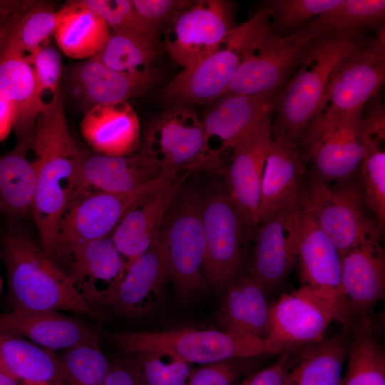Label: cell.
I'll use <instances>...</instances> for the list:
<instances>
[{
	"label": "cell",
	"instance_id": "obj_42",
	"mask_svg": "<svg viewBox=\"0 0 385 385\" xmlns=\"http://www.w3.org/2000/svg\"><path fill=\"white\" fill-rule=\"evenodd\" d=\"M26 58L33 70L41 112L52 106L61 96L63 67L61 56L56 48L48 46L26 54Z\"/></svg>",
	"mask_w": 385,
	"mask_h": 385
},
{
	"label": "cell",
	"instance_id": "obj_3",
	"mask_svg": "<svg viewBox=\"0 0 385 385\" xmlns=\"http://www.w3.org/2000/svg\"><path fill=\"white\" fill-rule=\"evenodd\" d=\"M359 31L331 33L317 36L312 41L297 73L277 96L271 127L272 139L297 146L301 144L333 73L364 43Z\"/></svg>",
	"mask_w": 385,
	"mask_h": 385
},
{
	"label": "cell",
	"instance_id": "obj_24",
	"mask_svg": "<svg viewBox=\"0 0 385 385\" xmlns=\"http://www.w3.org/2000/svg\"><path fill=\"white\" fill-rule=\"evenodd\" d=\"M0 97L13 109L16 143L32 148L36 121L41 109L33 70L18 42L14 29L0 57Z\"/></svg>",
	"mask_w": 385,
	"mask_h": 385
},
{
	"label": "cell",
	"instance_id": "obj_37",
	"mask_svg": "<svg viewBox=\"0 0 385 385\" xmlns=\"http://www.w3.org/2000/svg\"><path fill=\"white\" fill-rule=\"evenodd\" d=\"M367 324L361 320L354 328L341 385H385L384 354Z\"/></svg>",
	"mask_w": 385,
	"mask_h": 385
},
{
	"label": "cell",
	"instance_id": "obj_30",
	"mask_svg": "<svg viewBox=\"0 0 385 385\" xmlns=\"http://www.w3.org/2000/svg\"><path fill=\"white\" fill-rule=\"evenodd\" d=\"M370 101L361 116L360 133L364 155L360 164L361 188L365 203L382 227L385 221V115L381 101Z\"/></svg>",
	"mask_w": 385,
	"mask_h": 385
},
{
	"label": "cell",
	"instance_id": "obj_46",
	"mask_svg": "<svg viewBox=\"0 0 385 385\" xmlns=\"http://www.w3.org/2000/svg\"><path fill=\"white\" fill-rule=\"evenodd\" d=\"M142 20L155 29L170 25L177 15L192 1L183 0H131Z\"/></svg>",
	"mask_w": 385,
	"mask_h": 385
},
{
	"label": "cell",
	"instance_id": "obj_26",
	"mask_svg": "<svg viewBox=\"0 0 385 385\" xmlns=\"http://www.w3.org/2000/svg\"><path fill=\"white\" fill-rule=\"evenodd\" d=\"M362 111L344 116L307 148L306 159L312 161L319 178L346 180L360 166L364 155L360 133Z\"/></svg>",
	"mask_w": 385,
	"mask_h": 385
},
{
	"label": "cell",
	"instance_id": "obj_38",
	"mask_svg": "<svg viewBox=\"0 0 385 385\" xmlns=\"http://www.w3.org/2000/svg\"><path fill=\"white\" fill-rule=\"evenodd\" d=\"M160 45L152 41L111 31L109 37L93 58L117 71L135 74L151 69Z\"/></svg>",
	"mask_w": 385,
	"mask_h": 385
},
{
	"label": "cell",
	"instance_id": "obj_27",
	"mask_svg": "<svg viewBox=\"0 0 385 385\" xmlns=\"http://www.w3.org/2000/svg\"><path fill=\"white\" fill-rule=\"evenodd\" d=\"M162 171L143 148L124 156L85 153L81 175V191L98 190L125 193L158 178Z\"/></svg>",
	"mask_w": 385,
	"mask_h": 385
},
{
	"label": "cell",
	"instance_id": "obj_4",
	"mask_svg": "<svg viewBox=\"0 0 385 385\" xmlns=\"http://www.w3.org/2000/svg\"><path fill=\"white\" fill-rule=\"evenodd\" d=\"M270 24V14L264 7L244 24L235 26L214 51L196 64L184 68L164 88L163 99L177 104H206L219 99Z\"/></svg>",
	"mask_w": 385,
	"mask_h": 385
},
{
	"label": "cell",
	"instance_id": "obj_10",
	"mask_svg": "<svg viewBox=\"0 0 385 385\" xmlns=\"http://www.w3.org/2000/svg\"><path fill=\"white\" fill-rule=\"evenodd\" d=\"M206 252L205 277L216 289L230 284L241 266L251 225L231 199L227 188L218 186L202 197Z\"/></svg>",
	"mask_w": 385,
	"mask_h": 385
},
{
	"label": "cell",
	"instance_id": "obj_15",
	"mask_svg": "<svg viewBox=\"0 0 385 385\" xmlns=\"http://www.w3.org/2000/svg\"><path fill=\"white\" fill-rule=\"evenodd\" d=\"M54 262L83 302L98 313L99 309L110 306L127 268L111 235L78 247Z\"/></svg>",
	"mask_w": 385,
	"mask_h": 385
},
{
	"label": "cell",
	"instance_id": "obj_22",
	"mask_svg": "<svg viewBox=\"0 0 385 385\" xmlns=\"http://www.w3.org/2000/svg\"><path fill=\"white\" fill-rule=\"evenodd\" d=\"M168 279V258L160 233L150 248L128 265L109 307L127 317L144 315L160 302Z\"/></svg>",
	"mask_w": 385,
	"mask_h": 385
},
{
	"label": "cell",
	"instance_id": "obj_50",
	"mask_svg": "<svg viewBox=\"0 0 385 385\" xmlns=\"http://www.w3.org/2000/svg\"><path fill=\"white\" fill-rule=\"evenodd\" d=\"M13 126V109L9 103L0 97V141L6 138Z\"/></svg>",
	"mask_w": 385,
	"mask_h": 385
},
{
	"label": "cell",
	"instance_id": "obj_1",
	"mask_svg": "<svg viewBox=\"0 0 385 385\" xmlns=\"http://www.w3.org/2000/svg\"><path fill=\"white\" fill-rule=\"evenodd\" d=\"M32 150L38 177L31 215L41 247L48 254L63 213L81 190L86 153L69 132L62 95L38 115Z\"/></svg>",
	"mask_w": 385,
	"mask_h": 385
},
{
	"label": "cell",
	"instance_id": "obj_32",
	"mask_svg": "<svg viewBox=\"0 0 385 385\" xmlns=\"http://www.w3.org/2000/svg\"><path fill=\"white\" fill-rule=\"evenodd\" d=\"M270 311L265 290L248 275L229 286L217 318L225 331L265 341L270 329Z\"/></svg>",
	"mask_w": 385,
	"mask_h": 385
},
{
	"label": "cell",
	"instance_id": "obj_44",
	"mask_svg": "<svg viewBox=\"0 0 385 385\" xmlns=\"http://www.w3.org/2000/svg\"><path fill=\"white\" fill-rule=\"evenodd\" d=\"M135 359L146 385H186L190 364L161 352L138 354Z\"/></svg>",
	"mask_w": 385,
	"mask_h": 385
},
{
	"label": "cell",
	"instance_id": "obj_40",
	"mask_svg": "<svg viewBox=\"0 0 385 385\" xmlns=\"http://www.w3.org/2000/svg\"><path fill=\"white\" fill-rule=\"evenodd\" d=\"M57 14L48 2L24 1L14 33L26 55L48 46L54 36Z\"/></svg>",
	"mask_w": 385,
	"mask_h": 385
},
{
	"label": "cell",
	"instance_id": "obj_36",
	"mask_svg": "<svg viewBox=\"0 0 385 385\" xmlns=\"http://www.w3.org/2000/svg\"><path fill=\"white\" fill-rule=\"evenodd\" d=\"M384 19V0H342L302 26L319 36L361 27H383Z\"/></svg>",
	"mask_w": 385,
	"mask_h": 385
},
{
	"label": "cell",
	"instance_id": "obj_23",
	"mask_svg": "<svg viewBox=\"0 0 385 385\" xmlns=\"http://www.w3.org/2000/svg\"><path fill=\"white\" fill-rule=\"evenodd\" d=\"M0 332L52 351L99 340L98 331L86 321L60 312L13 309L1 313Z\"/></svg>",
	"mask_w": 385,
	"mask_h": 385
},
{
	"label": "cell",
	"instance_id": "obj_21",
	"mask_svg": "<svg viewBox=\"0 0 385 385\" xmlns=\"http://www.w3.org/2000/svg\"><path fill=\"white\" fill-rule=\"evenodd\" d=\"M186 175L170 179L139 200L124 215L111 238L127 267L160 235L166 215Z\"/></svg>",
	"mask_w": 385,
	"mask_h": 385
},
{
	"label": "cell",
	"instance_id": "obj_11",
	"mask_svg": "<svg viewBox=\"0 0 385 385\" xmlns=\"http://www.w3.org/2000/svg\"><path fill=\"white\" fill-rule=\"evenodd\" d=\"M317 36L302 26L288 36L270 28L245 57L222 96L281 90Z\"/></svg>",
	"mask_w": 385,
	"mask_h": 385
},
{
	"label": "cell",
	"instance_id": "obj_18",
	"mask_svg": "<svg viewBox=\"0 0 385 385\" xmlns=\"http://www.w3.org/2000/svg\"><path fill=\"white\" fill-rule=\"evenodd\" d=\"M203 123L192 110L177 105L149 126L142 147L162 173L194 169L203 147Z\"/></svg>",
	"mask_w": 385,
	"mask_h": 385
},
{
	"label": "cell",
	"instance_id": "obj_25",
	"mask_svg": "<svg viewBox=\"0 0 385 385\" xmlns=\"http://www.w3.org/2000/svg\"><path fill=\"white\" fill-rule=\"evenodd\" d=\"M381 234L376 235L342 257L341 286L351 317L365 313L385 292L384 252Z\"/></svg>",
	"mask_w": 385,
	"mask_h": 385
},
{
	"label": "cell",
	"instance_id": "obj_17",
	"mask_svg": "<svg viewBox=\"0 0 385 385\" xmlns=\"http://www.w3.org/2000/svg\"><path fill=\"white\" fill-rule=\"evenodd\" d=\"M279 91L254 95H227L217 99L202 120L203 147L195 168L215 165L225 151L231 150L273 112Z\"/></svg>",
	"mask_w": 385,
	"mask_h": 385
},
{
	"label": "cell",
	"instance_id": "obj_8",
	"mask_svg": "<svg viewBox=\"0 0 385 385\" xmlns=\"http://www.w3.org/2000/svg\"><path fill=\"white\" fill-rule=\"evenodd\" d=\"M160 235L164 241L169 279L181 297L205 284L206 252L202 196L195 188L179 190L165 218Z\"/></svg>",
	"mask_w": 385,
	"mask_h": 385
},
{
	"label": "cell",
	"instance_id": "obj_12",
	"mask_svg": "<svg viewBox=\"0 0 385 385\" xmlns=\"http://www.w3.org/2000/svg\"><path fill=\"white\" fill-rule=\"evenodd\" d=\"M296 257L303 284L332 306L337 321L349 324L350 309L341 286L342 257L330 237L301 202Z\"/></svg>",
	"mask_w": 385,
	"mask_h": 385
},
{
	"label": "cell",
	"instance_id": "obj_16",
	"mask_svg": "<svg viewBox=\"0 0 385 385\" xmlns=\"http://www.w3.org/2000/svg\"><path fill=\"white\" fill-rule=\"evenodd\" d=\"M158 78L153 68L130 74L111 69L91 58L63 68L61 93L85 113L98 105L127 101L143 94Z\"/></svg>",
	"mask_w": 385,
	"mask_h": 385
},
{
	"label": "cell",
	"instance_id": "obj_33",
	"mask_svg": "<svg viewBox=\"0 0 385 385\" xmlns=\"http://www.w3.org/2000/svg\"><path fill=\"white\" fill-rule=\"evenodd\" d=\"M6 371L25 385H63L60 356L28 339L0 332Z\"/></svg>",
	"mask_w": 385,
	"mask_h": 385
},
{
	"label": "cell",
	"instance_id": "obj_47",
	"mask_svg": "<svg viewBox=\"0 0 385 385\" xmlns=\"http://www.w3.org/2000/svg\"><path fill=\"white\" fill-rule=\"evenodd\" d=\"M104 385H146L135 359L126 358L110 364Z\"/></svg>",
	"mask_w": 385,
	"mask_h": 385
},
{
	"label": "cell",
	"instance_id": "obj_49",
	"mask_svg": "<svg viewBox=\"0 0 385 385\" xmlns=\"http://www.w3.org/2000/svg\"><path fill=\"white\" fill-rule=\"evenodd\" d=\"M289 354H283L270 366L256 373L242 385H285Z\"/></svg>",
	"mask_w": 385,
	"mask_h": 385
},
{
	"label": "cell",
	"instance_id": "obj_52",
	"mask_svg": "<svg viewBox=\"0 0 385 385\" xmlns=\"http://www.w3.org/2000/svg\"><path fill=\"white\" fill-rule=\"evenodd\" d=\"M0 370H4L5 371L4 368V366L2 364V362H1V356H0ZM7 372V371H6Z\"/></svg>",
	"mask_w": 385,
	"mask_h": 385
},
{
	"label": "cell",
	"instance_id": "obj_19",
	"mask_svg": "<svg viewBox=\"0 0 385 385\" xmlns=\"http://www.w3.org/2000/svg\"><path fill=\"white\" fill-rule=\"evenodd\" d=\"M299 210L300 198L259 222L249 276L265 291L280 284L295 263Z\"/></svg>",
	"mask_w": 385,
	"mask_h": 385
},
{
	"label": "cell",
	"instance_id": "obj_14",
	"mask_svg": "<svg viewBox=\"0 0 385 385\" xmlns=\"http://www.w3.org/2000/svg\"><path fill=\"white\" fill-rule=\"evenodd\" d=\"M234 27L230 2L192 1L168 26L165 46L176 63L190 67L214 51Z\"/></svg>",
	"mask_w": 385,
	"mask_h": 385
},
{
	"label": "cell",
	"instance_id": "obj_34",
	"mask_svg": "<svg viewBox=\"0 0 385 385\" xmlns=\"http://www.w3.org/2000/svg\"><path fill=\"white\" fill-rule=\"evenodd\" d=\"M31 147L18 144L0 154V212L14 220L31 214L37 188V168L27 158Z\"/></svg>",
	"mask_w": 385,
	"mask_h": 385
},
{
	"label": "cell",
	"instance_id": "obj_31",
	"mask_svg": "<svg viewBox=\"0 0 385 385\" xmlns=\"http://www.w3.org/2000/svg\"><path fill=\"white\" fill-rule=\"evenodd\" d=\"M110 34L104 20L82 0L67 2L58 11L54 38L60 50L71 58L94 57Z\"/></svg>",
	"mask_w": 385,
	"mask_h": 385
},
{
	"label": "cell",
	"instance_id": "obj_53",
	"mask_svg": "<svg viewBox=\"0 0 385 385\" xmlns=\"http://www.w3.org/2000/svg\"><path fill=\"white\" fill-rule=\"evenodd\" d=\"M1 287H2V281H1V278L0 277V292L1 290Z\"/></svg>",
	"mask_w": 385,
	"mask_h": 385
},
{
	"label": "cell",
	"instance_id": "obj_9",
	"mask_svg": "<svg viewBox=\"0 0 385 385\" xmlns=\"http://www.w3.org/2000/svg\"><path fill=\"white\" fill-rule=\"evenodd\" d=\"M300 202L330 237L341 257L370 237L381 234L377 223L368 220L361 184L348 179L329 188L313 177L302 190Z\"/></svg>",
	"mask_w": 385,
	"mask_h": 385
},
{
	"label": "cell",
	"instance_id": "obj_7",
	"mask_svg": "<svg viewBox=\"0 0 385 385\" xmlns=\"http://www.w3.org/2000/svg\"><path fill=\"white\" fill-rule=\"evenodd\" d=\"M176 174L164 173L128 192L85 190L71 200L57 227L48 256L56 261L89 242L111 235L126 212Z\"/></svg>",
	"mask_w": 385,
	"mask_h": 385
},
{
	"label": "cell",
	"instance_id": "obj_13",
	"mask_svg": "<svg viewBox=\"0 0 385 385\" xmlns=\"http://www.w3.org/2000/svg\"><path fill=\"white\" fill-rule=\"evenodd\" d=\"M336 315L332 306L309 287L286 293L272 306L265 354H276L324 340Z\"/></svg>",
	"mask_w": 385,
	"mask_h": 385
},
{
	"label": "cell",
	"instance_id": "obj_28",
	"mask_svg": "<svg viewBox=\"0 0 385 385\" xmlns=\"http://www.w3.org/2000/svg\"><path fill=\"white\" fill-rule=\"evenodd\" d=\"M80 130L86 142L98 154L124 156L139 148L140 121L127 101L91 108L84 113Z\"/></svg>",
	"mask_w": 385,
	"mask_h": 385
},
{
	"label": "cell",
	"instance_id": "obj_45",
	"mask_svg": "<svg viewBox=\"0 0 385 385\" xmlns=\"http://www.w3.org/2000/svg\"><path fill=\"white\" fill-rule=\"evenodd\" d=\"M240 359H227L202 364L192 370L186 385H232L245 370Z\"/></svg>",
	"mask_w": 385,
	"mask_h": 385
},
{
	"label": "cell",
	"instance_id": "obj_6",
	"mask_svg": "<svg viewBox=\"0 0 385 385\" xmlns=\"http://www.w3.org/2000/svg\"><path fill=\"white\" fill-rule=\"evenodd\" d=\"M109 339L125 353L161 352L190 364L248 359L265 354L263 339L225 330L120 331L111 334Z\"/></svg>",
	"mask_w": 385,
	"mask_h": 385
},
{
	"label": "cell",
	"instance_id": "obj_2",
	"mask_svg": "<svg viewBox=\"0 0 385 385\" xmlns=\"http://www.w3.org/2000/svg\"><path fill=\"white\" fill-rule=\"evenodd\" d=\"M0 255L14 309L66 311L101 318V314L80 297L63 270L14 222L1 236Z\"/></svg>",
	"mask_w": 385,
	"mask_h": 385
},
{
	"label": "cell",
	"instance_id": "obj_51",
	"mask_svg": "<svg viewBox=\"0 0 385 385\" xmlns=\"http://www.w3.org/2000/svg\"><path fill=\"white\" fill-rule=\"evenodd\" d=\"M0 385H25L9 373L0 370Z\"/></svg>",
	"mask_w": 385,
	"mask_h": 385
},
{
	"label": "cell",
	"instance_id": "obj_54",
	"mask_svg": "<svg viewBox=\"0 0 385 385\" xmlns=\"http://www.w3.org/2000/svg\"><path fill=\"white\" fill-rule=\"evenodd\" d=\"M1 212H0V217H1Z\"/></svg>",
	"mask_w": 385,
	"mask_h": 385
},
{
	"label": "cell",
	"instance_id": "obj_41",
	"mask_svg": "<svg viewBox=\"0 0 385 385\" xmlns=\"http://www.w3.org/2000/svg\"><path fill=\"white\" fill-rule=\"evenodd\" d=\"M82 1L104 20L111 31L160 44L158 32L142 20L131 0Z\"/></svg>",
	"mask_w": 385,
	"mask_h": 385
},
{
	"label": "cell",
	"instance_id": "obj_20",
	"mask_svg": "<svg viewBox=\"0 0 385 385\" xmlns=\"http://www.w3.org/2000/svg\"><path fill=\"white\" fill-rule=\"evenodd\" d=\"M269 113L231 149L227 173V192L248 223H259L261 181L266 158L272 142Z\"/></svg>",
	"mask_w": 385,
	"mask_h": 385
},
{
	"label": "cell",
	"instance_id": "obj_35",
	"mask_svg": "<svg viewBox=\"0 0 385 385\" xmlns=\"http://www.w3.org/2000/svg\"><path fill=\"white\" fill-rule=\"evenodd\" d=\"M349 346L344 334L309 345L287 371L285 385H341Z\"/></svg>",
	"mask_w": 385,
	"mask_h": 385
},
{
	"label": "cell",
	"instance_id": "obj_43",
	"mask_svg": "<svg viewBox=\"0 0 385 385\" xmlns=\"http://www.w3.org/2000/svg\"><path fill=\"white\" fill-rule=\"evenodd\" d=\"M342 0H274L266 7L271 14V30L279 34L304 25Z\"/></svg>",
	"mask_w": 385,
	"mask_h": 385
},
{
	"label": "cell",
	"instance_id": "obj_48",
	"mask_svg": "<svg viewBox=\"0 0 385 385\" xmlns=\"http://www.w3.org/2000/svg\"><path fill=\"white\" fill-rule=\"evenodd\" d=\"M24 1L0 0V57L23 10Z\"/></svg>",
	"mask_w": 385,
	"mask_h": 385
},
{
	"label": "cell",
	"instance_id": "obj_29",
	"mask_svg": "<svg viewBox=\"0 0 385 385\" xmlns=\"http://www.w3.org/2000/svg\"><path fill=\"white\" fill-rule=\"evenodd\" d=\"M306 160L298 146L272 139L261 181L259 222L299 200Z\"/></svg>",
	"mask_w": 385,
	"mask_h": 385
},
{
	"label": "cell",
	"instance_id": "obj_5",
	"mask_svg": "<svg viewBox=\"0 0 385 385\" xmlns=\"http://www.w3.org/2000/svg\"><path fill=\"white\" fill-rule=\"evenodd\" d=\"M385 78V32L353 51L329 81L319 107L301 144L306 148L344 116L364 108L375 97Z\"/></svg>",
	"mask_w": 385,
	"mask_h": 385
},
{
	"label": "cell",
	"instance_id": "obj_39",
	"mask_svg": "<svg viewBox=\"0 0 385 385\" xmlns=\"http://www.w3.org/2000/svg\"><path fill=\"white\" fill-rule=\"evenodd\" d=\"M98 341L63 351L60 356L63 385H104L110 364Z\"/></svg>",
	"mask_w": 385,
	"mask_h": 385
}]
</instances>
